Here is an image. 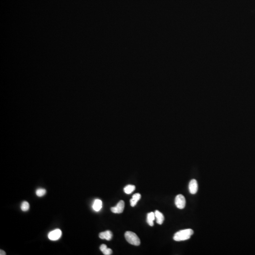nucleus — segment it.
Returning a JSON list of instances; mask_svg holds the SVG:
<instances>
[{"mask_svg": "<svg viewBox=\"0 0 255 255\" xmlns=\"http://www.w3.org/2000/svg\"><path fill=\"white\" fill-rule=\"evenodd\" d=\"M193 234L194 232L192 230L190 229L181 230L177 232L174 234V240L176 242L187 240L190 239V237Z\"/></svg>", "mask_w": 255, "mask_h": 255, "instance_id": "1", "label": "nucleus"}, {"mask_svg": "<svg viewBox=\"0 0 255 255\" xmlns=\"http://www.w3.org/2000/svg\"><path fill=\"white\" fill-rule=\"evenodd\" d=\"M125 238L127 241L131 244L139 246L140 244V238L134 232L127 231L125 232Z\"/></svg>", "mask_w": 255, "mask_h": 255, "instance_id": "2", "label": "nucleus"}, {"mask_svg": "<svg viewBox=\"0 0 255 255\" xmlns=\"http://www.w3.org/2000/svg\"><path fill=\"white\" fill-rule=\"evenodd\" d=\"M175 204L177 208L179 209H183L186 205V200L182 195L179 194L175 198Z\"/></svg>", "mask_w": 255, "mask_h": 255, "instance_id": "3", "label": "nucleus"}, {"mask_svg": "<svg viewBox=\"0 0 255 255\" xmlns=\"http://www.w3.org/2000/svg\"><path fill=\"white\" fill-rule=\"evenodd\" d=\"M62 235L61 230L59 229L54 230L49 232L48 235V238L51 240H57L60 239Z\"/></svg>", "mask_w": 255, "mask_h": 255, "instance_id": "4", "label": "nucleus"}, {"mask_svg": "<svg viewBox=\"0 0 255 255\" xmlns=\"http://www.w3.org/2000/svg\"><path fill=\"white\" fill-rule=\"evenodd\" d=\"M125 206V203L123 200H121L118 202L117 205L114 207L111 208V212L115 214H120L123 212Z\"/></svg>", "mask_w": 255, "mask_h": 255, "instance_id": "5", "label": "nucleus"}, {"mask_svg": "<svg viewBox=\"0 0 255 255\" xmlns=\"http://www.w3.org/2000/svg\"><path fill=\"white\" fill-rule=\"evenodd\" d=\"M189 191L192 194H195L198 190V184L197 181L195 179L190 181L189 185Z\"/></svg>", "mask_w": 255, "mask_h": 255, "instance_id": "6", "label": "nucleus"}, {"mask_svg": "<svg viewBox=\"0 0 255 255\" xmlns=\"http://www.w3.org/2000/svg\"><path fill=\"white\" fill-rule=\"evenodd\" d=\"M99 238L101 239H105L107 240H111L113 237V234L110 231H106L99 234Z\"/></svg>", "mask_w": 255, "mask_h": 255, "instance_id": "7", "label": "nucleus"}, {"mask_svg": "<svg viewBox=\"0 0 255 255\" xmlns=\"http://www.w3.org/2000/svg\"><path fill=\"white\" fill-rule=\"evenodd\" d=\"M155 214L157 223L160 225L162 224L164 220V216L163 214L158 210H156L155 211Z\"/></svg>", "mask_w": 255, "mask_h": 255, "instance_id": "8", "label": "nucleus"}, {"mask_svg": "<svg viewBox=\"0 0 255 255\" xmlns=\"http://www.w3.org/2000/svg\"><path fill=\"white\" fill-rule=\"evenodd\" d=\"M141 195L140 193H136L133 195L132 198L130 200V205L132 207L136 206L138 200L141 198Z\"/></svg>", "mask_w": 255, "mask_h": 255, "instance_id": "9", "label": "nucleus"}, {"mask_svg": "<svg viewBox=\"0 0 255 255\" xmlns=\"http://www.w3.org/2000/svg\"><path fill=\"white\" fill-rule=\"evenodd\" d=\"M155 213L154 212H150L147 215V223L151 226H153L154 225V221L155 220Z\"/></svg>", "mask_w": 255, "mask_h": 255, "instance_id": "10", "label": "nucleus"}, {"mask_svg": "<svg viewBox=\"0 0 255 255\" xmlns=\"http://www.w3.org/2000/svg\"><path fill=\"white\" fill-rule=\"evenodd\" d=\"M93 208L96 212H98L102 208V202L101 200H95L93 205Z\"/></svg>", "mask_w": 255, "mask_h": 255, "instance_id": "11", "label": "nucleus"}, {"mask_svg": "<svg viewBox=\"0 0 255 255\" xmlns=\"http://www.w3.org/2000/svg\"><path fill=\"white\" fill-rule=\"evenodd\" d=\"M135 190V186L132 185H128L124 188V191L125 193L130 194Z\"/></svg>", "mask_w": 255, "mask_h": 255, "instance_id": "12", "label": "nucleus"}, {"mask_svg": "<svg viewBox=\"0 0 255 255\" xmlns=\"http://www.w3.org/2000/svg\"><path fill=\"white\" fill-rule=\"evenodd\" d=\"M29 204L27 201L22 202L21 205V209L24 212H26L29 210Z\"/></svg>", "mask_w": 255, "mask_h": 255, "instance_id": "13", "label": "nucleus"}, {"mask_svg": "<svg viewBox=\"0 0 255 255\" xmlns=\"http://www.w3.org/2000/svg\"><path fill=\"white\" fill-rule=\"evenodd\" d=\"M46 191L44 189H39L36 191V195L38 197H43L46 193Z\"/></svg>", "mask_w": 255, "mask_h": 255, "instance_id": "14", "label": "nucleus"}, {"mask_svg": "<svg viewBox=\"0 0 255 255\" xmlns=\"http://www.w3.org/2000/svg\"><path fill=\"white\" fill-rule=\"evenodd\" d=\"M112 252L113 251L111 248H107L103 253L105 255H110L112 254Z\"/></svg>", "mask_w": 255, "mask_h": 255, "instance_id": "15", "label": "nucleus"}, {"mask_svg": "<svg viewBox=\"0 0 255 255\" xmlns=\"http://www.w3.org/2000/svg\"><path fill=\"white\" fill-rule=\"evenodd\" d=\"M107 248V246L105 244L101 245L100 247V249L101 251H102V252H103V251H105V250H106Z\"/></svg>", "mask_w": 255, "mask_h": 255, "instance_id": "16", "label": "nucleus"}, {"mask_svg": "<svg viewBox=\"0 0 255 255\" xmlns=\"http://www.w3.org/2000/svg\"><path fill=\"white\" fill-rule=\"evenodd\" d=\"M0 255H6V253L5 251H3V250H0Z\"/></svg>", "mask_w": 255, "mask_h": 255, "instance_id": "17", "label": "nucleus"}]
</instances>
